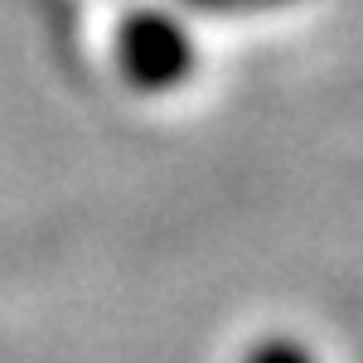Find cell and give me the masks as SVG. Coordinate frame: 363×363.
Wrapping results in <instances>:
<instances>
[{
  "mask_svg": "<svg viewBox=\"0 0 363 363\" xmlns=\"http://www.w3.org/2000/svg\"><path fill=\"white\" fill-rule=\"evenodd\" d=\"M199 68V44L184 29L179 15L169 10H131L116 29V73L121 83L140 97L174 92L194 78Z\"/></svg>",
  "mask_w": 363,
  "mask_h": 363,
  "instance_id": "6da1fadb",
  "label": "cell"
},
{
  "mask_svg": "<svg viewBox=\"0 0 363 363\" xmlns=\"http://www.w3.org/2000/svg\"><path fill=\"white\" fill-rule=\"evenodd\" d=\"M242 363H320V359H315V349L301 344L296 335H267L242 354Z\"/></svg>",
  "mask_w": 363,
  "mask_h": 363,
  "instance_id": "7a4b0ae2",
  "label": "cell"
},
{
  "mask_svg": "<svg viewBox=\"0 0 363 363\" xmlns=\"http://www.w3.org/2000/svg\"><path fill=\"white\" fill-rule=\"evenodd\" d=\"M194 10H213V15H233V10H277V5H296V0H184Z\"/></svg>",
  "mask_w": 363,
  "mask_h": 363,
  "instance_id": "3957f363",
  "label": "cell"
}]
</instances>
